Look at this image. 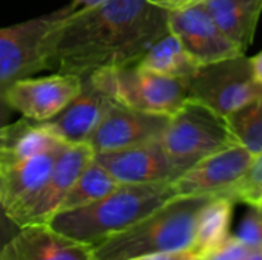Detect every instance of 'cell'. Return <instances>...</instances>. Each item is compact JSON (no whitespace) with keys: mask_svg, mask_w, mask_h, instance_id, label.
Wrapping results in <instances>:
<instances>
[{"mask_svg":"<svg viewBox=\"0 0 262 260\" xmlns=\"http://www.w3.org/2000/svg\"><path fill=\"white\" fill-rule=\"evenodd\" d=\"M252 67H253V74H255L256 81L262 86V52L252 58Z\"/></svg>","mask_w":262,"mask_h":260,"instance_id":"cell-30","label":"cell"},{"mask_svg":"<svg viewBox=\"0 0 262 260\" xmlns=\"http://www.w3.org/2000/svg\"><path fill=\"white\" fill-rule=\"evenodd\" d=\"M103 2H106V0H72L69 5H71L75 11H78V9L97 6V5H100V3H103Z\"/></svg>","mask_w":262,"mask_h":260,"instance_id":"cell-29","label":"cell"},{"mask_svg":"<svg viewBox=\"0 0 262 260\" xmlns=\"http://www.w3.org/2000/svg\"><path fill=\"white\" fill-rule=\"evenodd\" d=\"M169 32V11L147 0H106L68 17L55 38L51 69L84 77L137 64Z\"/></svg>","mask_w":262,"mask_h":260,"instance_id":"cell-1","label":"cell"},{"mask_svg":"<svg viewBox=\"0 0 262 260\" xmlns=\"http://www.w3.org/2000/svg\"><path fill=\"white\" fill-rule=\"evenodd\" d=\"M130 260H200V257L192 250L177 251V253H161V254H149L143 257Z\"/></svg>","mask_w":262,"mask_h":260,"instance_id":"cell-26","label":"cell"},{"mask_svg":"<svg viewBox=\"0 0 262 260\" xmlns=\"http://www.w3.org/2000/svg\"><path fill=\"white\" fill-rule=\"evenodd\" d=\"M94 150L88 143L68 144L57 156L54 167L29 205L14 219L21 228L25 225L48 224L58 211L64 196L81 175V172L92 162Z\"/></svg>","mask_w":262,"mask_h":260,"instance_id":"cell-11","label":"cell"},{"mask_svg":"<svg viewBox=\"0 0 262 260\" xmlns=\"http://www.w3.org/2000/svg\"><path fill=\"white\" fill-rule=\"evenodd\" d=\"M233 201L215 195L201 208L196 219L193 244L190 248L200 260L218 248L232 234L230 224L233 218Z\"/></svg>","mask_w":262,"mask_h":260,"instance_id":"cell-18","label":"cell"},{"mask_svg":"<svg viewBox=\"0 0 262 260\" xmlns=\"http://www.w3.org/2000/svg\"><path fill=\"white\" fill-rule=\"evenodd\" d=\"M83 87V77L57 72L48 77H26L15 81L5 98L14 112L34 121H48L60 113Z\"/></svg>","mask_w":262,"mask_h":260,"instance_id":"cell-8","label":"cell"},{"mask_svg":"<svg viewBox=\"0 0 262 260\" xmlns=\"http://www.w3.org/2000/svg\"><path fill=\"white\" fill-rule=\"evenodd\" d=\"M253 155L241 144L221 149L181 173L173 187L178 196L221 195L249 169Z\"/></svg>","mask_w":262,"mask_h":260,"instance_id":"cell-12","label":"cell"},{"mask_svg":"<svg viewBox=\"0 0 262 260\" xmlns=\"http://www.w3.org/2000/svg\"><path fill=\"white\" fill-rule=\"evenodd\" d=\"M177 196L173 181L120 184L114 192L89 205L57 213L48 224L55 231L94 247L140 222Z\"/></svg>","mask_w":262,"mask_h":260,"instance_id":"cell-2","label":"cell"},{"mask_svg":"<svg viewBox=\"0 0 262 260\" xmlns=\"http://www.w3.org/2000/svg\"><path fill=\"white\" fill-rule=\"evenodd\" d=\"M160 144L184 172L203 158L238 144L226 116L209 106L187 100L169 120Z\"/></svg>","mask_w":262,"mask_h":260,"instance_id":"cell-6","label":"cell"},{"mask_svg":"<svg viewBox=\"0 0 262 260\" xmlns=\"http://www.w3.org/2000/svg\"><path fill=\"white\" fill-rule=\"evenodd\" d=\"M216 26L244 52L253 40L262 0H203Z\"/></svg>","mask_w":262,"mask_h":260,"instance_id":"cell-17","label":"cell"},{"mask_svg":"<svg viewBox=\"0 0 262 260\" xmlns=\"http://www.w3.org/2000/svg\"><path fill=\"white\" fill-rule=\"evenodd\" d=\"M189 100H196L227 116L250 103L262 92L256 81L252 58L244 54L200 66L186 77Z\"/></svg>","mask_w":262,"mask_h":260,"instance_id":"cell-7","label":"cell"},{"mask_svg":"<svg viewBox=\"0 0 262 260\" xmlns=\"http://www.w3.org/2000/svg\"><path fill=\"white\" fill-rule=\"evenodd\" d=\"M215 195L177 196L132 227L92 247L95 260H130L190 250L201 208Z\"/></svg>","mask_w":262,"mask_h":260,"instance_id":"cell-3","label":"cell"},{"mask_svg":"<svg viewBox=\"0 0 262 260\" xmlns=\"http://www.w3.org/2000/svg\"><path fill=\"white\" fill-rule=\"evenodd\" d=\"M20 230V227L9 218L3 202L0 199V248Z\"/></svg>","mask_w":262,"mask_h":260,"instance_id":"cell-25","label":"cell"},{"mask_svg":"<svg viewBox=\"0 0 262 260\" xmlns=\"http://www.w3.org/2000/svg\"><path fill=\"white\" fill-rule=\"evenodd\" d=\"M118 185L120 182L107 170H104L95 159H92V162L81 172V175L77 178V181L64 196L57 213L89 205L114 192Z\"/></svg>","mask_w":262,"mask_h":260,"instance_id":"cell-20","label":"cell"},{"mask_svg":"<svg viewBox=\"0 0 262 260\" xmlns=\"http://www.w3.org/2000/svg\"><path fill=\"white\" fill-rule=\"evenodd\" d=\"M75 12L71 5L31 20L0 28V93L18 80L51 69L57 34L68 17Z\"/></svg>","mask_w":262,"mask_h":260,"instance_id":"cell-4","label":"cell"},{"mask_svg":"<svg viewBox=\"0 0 262 260\" xmlns=\"http://www.w3.org/2000/svg\"><path fill=\"white\" fill-rule=\"evenodd\" d=\"M84 77L112 101L147 113L172 116L189 100L186 78L155 74L138 64L104 67Z\"/></svg>","mask_w":262,"mask_h":260,"instance_id":"cell-5","label":"cell"},{"mask_svg":"<svg viewBox=\"0 0 262 260\" xmlns=\"http://www.w3.org/2000/svg\"><path fill=\"white\" fill-rule=\"evenodd\" d=\"M246 218L239 225L236 236L244 241L250 248L262 250V208L258 205H249Z\"/></svg>","mask_w":262,"mask_h":260,"instance_id":"cell-23","label":"cell"},{"mask_svg":"<svg viewBox=\"0 0 262 260\" xmlns=\"http://www.w3.org/2000/svg\"><path fill=\"white\" fill-rule=\"evenodd\" d=\"M244 260H262V250H256V251H253L247 259Z\"/></svg>","mask_w":262,"mask_h":260,"instance_id":"cell-31","label":"cell"},{"mask_svg":"<svg viewBox=\"0 0 262 260\" xmlns=\"http://www.w3.org/2000/svg\"><path fill=\"white\" fill-rule=\"evenodd\" d=\"M169 29L200 66L244 54L216 26L201 2L169 11Z\"/></svg>","mask_w":262,"mask_h":260,"instance_id":"cell-10","label":"cell"},{"mask_svg":"<svg viewBox=\"0 0 262 260\" xmlns=\"http://www.w3.org/2000/svg\"><path fill=\"white\" fill-rule=\"evenodd\" d=\"M226 120L238 144L253 156L262 153V92Z\"/></svg>","mask_w":262,"mask_h":260,"instance_id":"cell-21","label":"cell"},{"mask_svg":"<svg viewBox=\"0 0 262 260\" xmlns=\"http://www.w3.org/2000/svg\"><path fill=\"white\" fill-rule=\"evenodd\" d=\"M94 159L120 184L172 182L184 170L163 150L160 141L129 149L94 153Z\"/></svg>","mask_w":262,"mask_h":260,"instance_id":"cell-13","label":"cell"},{"mask_svg":"<svg viewBox=\"0 0 262 260\" xmlns=\"http://www.w3.org/2000/svg\"><path fill=\"white\" fill-rule=\"evenodd\" d=\"M170 116L147 113L111 103L101 121L88 139L94 153L129 149L160 141Z\"/></svg>","mask_w":262,"mask_h":260,"instance_id":"cell-9","label":"cell"},{"mask_svg":"<svg viewBox=\"0 0 262 260\" xmlns=\"http://www.w3.org/2000/svg\"><path fill=\"white\" fill-rule=\"evenodd\" d=\"M112 100L88 77H83L81 92L55 116L43 121L63 143L83 144L101 121Z\"/></svg>","mask_w":262,"mask_h":260,"instance_id":"cell-16","label":"cell"},{"mask_svg":"<svg viewBox=\"0 0 262 260\" xmlns=\"http://www.w3.org/2000/svg\"><path fill=\"white\" fill-rule=\"evenodd\" d=\"M253 251L244 241H241L236 234H230L218 248L209 253L203 260H244Z\"/></svg>","mask_w":262,"mask_h":260,"instance_id":"cell-24","label":"cell"},{"mask_svg":"<svg viewBox=\"0 0 262 260\" xmlns=\"http://www.w3.org/2000/svg\"><path fill=\"white\" fill-rule=\"evenodd\" d=\"M258 207H261V208H262V201H261V204H259V205H258Z\"/></svg>","mask_w":262,"mask_h":260,"instance_id":"cell-32","label":"cell"},{"mask_svg":"<svg viewBox=\"0 0 262 260\" xmlns=\"http://www.w3.org/2000/svg\"><path fill=\"white\" fill-rule=\"evenodd\" d=\"M216 196H224L235 204L259 205L262 201V153L253 156L246 173L230 188Z\"/></svg>","mask_w":262,"mask_h":260,"instance_id":"cell-22","label":"cell"},{"mask_svg":"<svg viewBox=\"0 0 262 260\" xmlns=\"http://www.w3.org/2000/svg\"><path fill=\"white\" fill-rule=\"evenodd\" d=\"M137 64L141 69L155 74L180 78L192 75L200 67V64L189 55L181 41L172 32L154 43V46L141 57Z\"/></svg>","mask_w":262,"mask_h":260,"instance_id":"cell-19","label":"cell"},{"mask_svg":"<svg viewBox=\"0 0 262 260\" xmlns=\"http://www.w3.org/2000/svg\"><path fill=\"white\" fill-rule=\"evenodd\" d=\"M11 112H14L9 106V103L6 101L5 95L0 93V136L5 130V127L9 124V118H11Z\"/></svg>","mask_w":262,"mask_h":260,"instance_id":"cell-28","label":"cell"},{"mask_svg":"<svg viewBox=\"0 0 262 260\" xmlns=\"http://www.w3.org/2000/svg\"><path fill=\"white\" fill-rule=\"evenodd\" d=\"M63 149L28 158L0 159V199L12 221L43 187Z\"/></svg>","mask_w":262,"mask_h":260,"instance_id":"cell-15","label":"cell"},{"mask_svg":"<svg viewBox=\"0 0 262 260\" xmlns=\"http://www.w3.org/2000/svg\"><path fill=\"white\" fill-rule=\"evenodd\" d=\"M0 260H95L91 245L74 241L49 224L21 227L2 248Z\"/></svg>","mask_w":262,"mask_h":260,"instance_id":"cell-14","label":"cell"},{"mask_svg":"<svg viewBox=\"0 0 262 260\" xmlns=\"http://www.w3.org/2000/svg\"><path fill=\"white\" fill-rule=\"evenodd\" d=\"M147 2L158 6V8H163L166 11H175V9L186 8V6L193 5V3H200L203 0H147Z\"/></svg>","mask_w":262,"mask_h":260,"instance_id":"cell-27","label":"cell"}]
</instances>
